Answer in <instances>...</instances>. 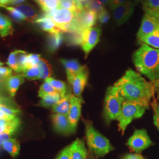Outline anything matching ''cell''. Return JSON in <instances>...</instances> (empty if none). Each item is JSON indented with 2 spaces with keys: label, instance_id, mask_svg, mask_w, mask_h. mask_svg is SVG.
<instances>
[{
  "label": "cell",
  "instance_id": "obj_15",
  "mask_svg": "<svg viewBox=\"0 0 159 159\" xmlns=\"http://www.w3.org/2000/svg\"><path fill=\"white\" fill-rule=\"evenodd\" d=\"M20 123V120L17 116L0 119V134H13L18 129Z\"/></svg>",
  "mask_w": 159,
  "mask_h": 159
},
{
  "label": "cell",
  "instance_id": "obj_12",
  "mask_svg": "<svg viewBox=\"0 0 159 159\" xmlns=\"http://www.w3.org/2000/svg\"><path fill=\"white\" fill-rule=\"evenodd\" d=\"M88 76L89 71L87 67H85L83 71L68 80L69 83L72 85L74 96L81 100H83L82 93L87 84Z\"/></svg>",
  "mask_w": 159,
  "mask_h": 159
},
{
  "label": "cell",
  "instance_id": "obj_11",
  "mask_svg": "<svg viewBox=\"0 0 159 159\" xmlns=\"http://www.w3.org/2000/svg\"><path fill=\"white\" fill-rule=\"evenodd\" d=\"M157 30H159V18L145 13L137 33V38L139 40Z\"/></svg>",
  "mask_w": 159,
  "mask_h": 159
},
{
  "label": "cell",
  "instance_id": "obj_57",
  "mask_svg": "<svg viewBox=\"0 0 159 159\" xmlns=\"http://www.w3.org/2000/svg\"></svg>",
  "mask_w": 159,
  "mask_h": 159
},
{
  "label": "cell",
  "instance_id": "obj_13",
  "mask_svg": "<svg viewBox=\"0 0 159 159\" xmlns=\"http://www.w3.org/2000/svg\"><path fill=\"white\" fill-rule=\"evenodd\" d=\"M51 120L54 128L57 133L64 135L74 133L70 125L67 115L62 114H53L51 116Z\"/></svg>",
  "mask_w": 159,
  "mask_h": 159
},
{
  "label": "cell",
  "instance_id": "obj_46",
  "mask_svg": "<svg viewBox=\"0 0 159 159\" xmlns=\"http://www.w3.org/2000/svg\"><path fill=\"white\" fill-rule=\"evenodd\" d=\"M11 135L8 134H6V133L0 134V146L2 145L7 140L10 139V137H11Z\"/></svg>",
  "mask_w": 159,
  "mask_h": 159
},
{
  "label": "cell",
  "instance_id": "obj_1",
  "mask_svg": "<svg viewBox=\"0 0 159 159\" xmlns=\"http://www.w3.org/2000/svg\"><path fill=\"white\" fill-rule=\"evenodd\" d=\"M159 81L148 82L139 73L129 69L113 85L125 100L136 102L147 109L159 86Z\"/></svg>",
  "mask_w": 159,
  "mask_h": 159
},
{
  "label": "cell",
  "instance_id": "obj_37",
  "mask_svg": "<svg viewBox=\"0 0 159 159\" xmlns=\"http://www.w3.org/2000/svg\"><path fill=\"white\" fill-rule=\"evenodd\" d=\"M2 7L6 8L10 13V15L11 16L12 18L17 22H22L24 20H26L23 14L21 13L19 11H18L14 7H6V6H4Z\"/></svg>",
  "mask_w": 159,
  "mask_h": 159
},
{
  "label": "cell",
  "instance_id": "obj_24",
  "mask_svg": "<svg viewBox=\"0 0 159 159\" xmlns=\"http://www.w3.org/2000/svg\"><path fill=\"white\" fill-rule=\"evenodd\" d=\"M14 29L11 21L7 17L0 13V35L6 37L13 33Z\"/></svg>",
  "mask_w": 159,
  "mask_h": 159
},
{
  "label": "cell",
  "instance_id": "obj_27",
  "mask_svg": "<svg viewBox=\"0 0 159 159\" xmlns=\"http://www.w3.org/2000/svg\"><path fill=\"white\" fill-rule=\"evenodd\" d=\"M139 40L148 46L159 49V30L155 31L152 34L143 37Z\"/></svg>",
  "mask_w": 159,
  "mask_h": 159
},
{
  "label": "cell",
  "instance_id": "obj_44",
  "mask_svg": "<svg viewBox=\"0 0 159 159\" xmlns=\"http://www.w3.org/2000/svg\"><path fill=\"white\" fill-rule=\"evenodd\" d=\"M129 2H133L132 0H113L112 5L111 6V8L115 7V6H119L125 4Z\"/></svg>",
  "mask_w": 159,
  "mask_h": 159
},
{
  "label": "cell",
  "instance_id": "obj_29",
  "mask_svg": "<svg viewBox=\"0 0 159 159\" xmlns=\"http://www.w3.org/2000/svg\"><path fill=\"white\" fill-rule=\"evenodd\" d=\"M39 67L40 70V79L46 80L50 77L52 73L51 66L46 59L41 57L39 63Z\"/></svg>",
  "mask_w": 159,
  "mask_h": 159
},
{
  "label": "cell",
  "instance_id": "obj_28",
  "mask_svg": "<svg viewBox=\"0 0 159 159\" xmlns=\"http://www.w3.org/2000/svg\"><path fill=\"white\" fill-rule=\"evenodd\" d=\"M59 2L60 7L68 9L76 13H79L84 10L82 4L75 0H59Z\"/></svg>",
  "mask_w": 159,
  "mask_h": 159
},
{
  "label": "cell",
  "instance_id": "obj_30",
  "mask_svg": "<svg viewBox=\"0 0 159 159\" xmlns=\"http://www.w3.org/2000/svg\"><path fill=\"white\" fill-rule=\"evenodd\" d=\"M46 13L54 11L60 7L59 0H35Z\"/></svg>",
  "mask_w": 159,
  "mask_h": 159
},
{
  "label": "cell",
  "instance_id": "obj_48",
  "mask_svg": "<svg viewBox=\"0 0 159 159\" xmlns=\"http://www.w3.org/2000/svg\"><path fill=\"white\" fill-rule=\"evenodd\" d=\"M25 0H11L10 4L13 6H19L23 3Z\"/></svg>",
  "mask_w": 159,
  "mask_h": 159
},
{
  "label": "cell",
  "instance_id": "obj_52",
  "mask_svg": "<svg viewBox=\"0 0 159 159\" xmlns=\"http://www.w3.org/2000/svg\"><path fill=\"white\" fill-rule=\"evenodd\" d=\"M75 1H76L77 2H80V3L82 4L83 2H84L86 0H75Z\"/></svg>",
  "mask_w": 159,
  "mask_h": 159
},
{
  "label": "cell",
  "instance_id": "obj_49",
  "mask_svg": "<svg viewBox=\"0 0 159 159\" xmlns=\"http://www.w3.org/2000/svg\"><path fill=\"white\" fill-rule=\"evenodd\" d=\"M11 0H0V7H4L7 4H10Z\"/></svg>",
  "mask_w": 159,
  "mask_h": 159
},
{
  "label": "cell",
  "instance_id": "obj_17",
  "mask_svg": "<svg viewBox=\"0 0 159 159\" xmlns=\"http://www.w3.org/2000/svg\"><path fill=\"white\" fill-rule=\"evenodd\" d=\"M61 62L66 68L68 80L73 78L74 75L79 73L86 67V66H81L75 60L61 59Z\"/></svg>",
  "mask_w": 159,
  "mask_h": 159
},
{
  "label": "cell",
  "instance_id": "obj_43",
  "mask_svg": "<svg viewBox=\"0 0 159 159\" xmlns=\"http://www.w3.org/2000/svg\"><path fill=\"white\" fill-rule=\"evenodd\" d=\"M110 14L106 10H103L99 14H98V20L101 24L107 23L110 19Z\"/></svg>",
  "mask_w": 159,
  "mask_h": 159
},
{
  "label": "cell",
  "instance_id": "obj_18",
  "mask_svg": "<svg viewBox=\"0 0 159 159\" xmlns=\"http://www.w3.org/2000/svg\"><path fill=\"white\" fill-rule=\"evenodd\" d=\"M25 77L22 74L11 75L6 80L7 90L11 97L15 96L20 86L25 81Z\"/></svg>",
  "mask_w": 159,
  "mask_h": 159
},
{
  "label": "cell",
  "instance_id": "obj_7",
  "mask_svg": "<svg viewBox=\"0 0 159 159\" xmlns=\"http://www.w3.org/2000/svg\"><path fill=\"white\" fill-rule=\"evenodd\" d=\"M127 146L137 153L149 148L153 144L148 132L145 129L136 130L133 136L129 138L127 143Z\"/></svg>",
  "mask_w": 159,
  "mask_h": 159
},
{
  "label": "cell",
  "instance_id": "obj_2",
  "mask_svg": "<svg viewBox=\"0 0 159 159\" xmlns=\"http://www.w3.org/2000/svg\"><path fill=\"white\" fill-rule=\"evenodd\" d=\"M133 61L137 70L152 82L159 80V49L143 44L133 54Z\"/></svg>",
  "mask_w": 159,
  "mask_h": 159
},
{
  "label": "cell",
  "instance_id": "obj_47",
  "mask_svg": "<svg viewBox=\"0 0 159 159\" xmlns=\"http://www.w3.org/2000/svg\"><path fill=\"white\" fill-rule=\"evenodd\" d=\"M103 6H111L113 3V0H99Z\"/></svg>",
  "mask_w": 159,
  "mask_h": 159
},
{
  "label": "cell",
  "instance_id": "obj_22",
  "mask_svg": "<svg viewBox=\"0 0 159 159\" xmlns=\"http://www.w3.org/2000/svg\"><path fill=\"white\" fill-rule=\"evenodd\" d=\"M64 41V37L61 32L51 33L48 38V50L51 52H54L61 46Z\"/></svg>",
  "mask_w": 159,
  "mask_h": 159
},
{
  "label": "cell",
  "instance_id": "obj_3",
  "mask_svg": "<svg viewBox=\"0 0 159 159\" xmlns=\"http://www.w3.org/2000/svg\"><path fill=\"white\" fill-rule=\"evenodd\" d=\"M85 136L88 147L96 157H102L113 150L110 141L97 130L90 121L85 123Z\"/></svg>",
  "mask_w": 159,
  "mask_h": 159
},
{
  "label": "cell",
  "instance_id": "obj_51",
  "mask_svg": "<svg viewBox=\"0 0 159 159\" xmlns=\"http://www.w3.org/2000/svg\"><path fill=\"white\" fill-rule=\"evenodd\" d=\"M143 1L144 0H134L133 1V4L134 6H136L138 5V4H139L140 3H143Z\"/></svg>",
  "mask_w": 159,
  "mask_h": 159
},
{
  "label": "cell",
  "instance_id": "obj_23",
  "mask_svg": "<svg viewBox=\"0 0 159 159\" xmlns=\"http://www.w3.org/2000/svg\"><path fill=\"white\" fill-rule=\"evenodd\" d=\"M143 9L146 14L159 18V0H144Z\"/></svg>",
  "mask_w": 159,
  "mask_h": 159
},
{
  "label": "cell",
  "instance_id": "obj_9",
  "mask_svg": "<svg viewBox=\"0 0 159 159\" xmlns=\"http://www.w3.org/2000/svg\"><path fill=\"white\" fill-rule=\"evenodd\" d=\"M98 14L96 12L83 10L79 13H77V31L83 33L87 29L93 27L97 22Z\"/></svg>",
  "mask_w": 159,
  "mask_h": 159
},
{
  "label": "cell",
  "instance_id": "obj_40",
  "mask_svg": "<svg viewBox=\"0 0 159 159\" xmlns=\"http://www.w3.org/2000/svg\"><path fill=\"white\" fill-rule=\"evenodd\" d=\"M152 106L154 111V124L159 130V104L157 100L154 99L152 103Z\"/></svg>",
  "mask_w": 159,
  "mask_h": 159
},
{
  "label": "cell",
  "instance_id": "obj_55",
  "mask_svg": "<svg viewBox=\"0 0 159 159\" xmlns=\"http://www.w3.org/2000/svg\"><path fill=\"white\" fill-rule=\"evenodd\" d=\"M93 159V158H89V159Z\"/></svg>",
  "mask_w": 159,
  "mask_h": 159
},
{
  "label": "cell",
  "instance_id": "obj_39",
  "mask_svg": "<svg viewBox=\"0 0 159 159\" xmlns=\"http://www.w3.org/2000/svg\"><path fill=\"white\" fill-rule=\"evenodd\" d=\"M8 66L12 69L16 73H17L18 67L17 63V50L12 51L8 58L7 63Z\"/></svg>",
  "mask_w": 159,
  "mask_h": 159
},
{
  "label": "cell",
  "instance_id": "obj_20",
  "mask_svg": "<svg viewBox=\"0 0 159 159\" xmlns=\"http://www.w3.org/2000/svg\"><path fill=\"white\" fill-rule=\"evenodd\" d=\"M71 94H67L63 97L60 101L57 102L52 107V111L54 113L62 114L65 115H68L69 110L71 105Z\"/></svg>",
  "mask_w": 159,
  "mask_h": 159
},
{
  "label": "cell",
  "instance_id": "obj_25",
  "mask_svg": "<svg viewBox=\"0 0 159 159\" xmlns=\"http://www.w3.org/2000/svg\"><path fill=\"white\" fill-rule=\"evenodd\" d=\"M2 148L12 157H16L19 154L20 150V143L16 139H10L2 144Z\"/></svg>",
  "mask_w": 159,
  "mask_h": 159
},
{
  "label": "cell",
  "instance_id": "obj_54",
  "mask_svg": "<svg viewBox=\"0 0 159 159\" xmlns=\"http://www.w3.org/2000/svg\"><path fill=\"white\" fill-rule=\"evenodd\" d=\"M157 97H158V99L159 100V90L158 91V95H157Z\"/></svg>",
  "mask_w": 159,
  "mask_h": 159
},
{
  "label": "cell",
  "instance_id": "obj_14",
  "mask_svg": "<svg viewBox=\"0 0 159 159\" xmlns=\"http://www.w3.org/2000/svg\"><path fill=\"white\" fill-rule=\"evenodd\" d=\"M83 101L73 95L71 100V105L68 113V118L73 133H75L81 115V103Z\"/></svg>",
  "mask_w": 159,
  "mask_h": 159
},
{
  "label": "cell",
  "instance_id": "obj_35",
  "mask_svg": "<svg viewBox=\"0 0 159 159\" xmlns=\"http://www.w3.org/2000/svg\"><path fill=\"white\" fill-rule=\"evenodd\" d=\"M23 73L24 77L29 80L40 79V70L39 66L27 68Z\"/></svg>",
  "mask_w": 159,
  "mask_h": 159
},
{
  "label": "cell",
  "instance_id": "obj_33",
  "mask_svg": "<svg viewBox=\"0 0 159 159\" xmlns=\"http://www.w3.org/2000/svg\"><path fill=\"white\" fill-rule=\"evenodd\" d=\"M83 33L79 31L68 32V35L66 36L67 43L70 46L81 45L83 40Z\"/></svg>",
  "mask_w": 159,
  "mask_h": 159
},
{
  "label": "cell",
  "instance_id": "obj_42",
  "mask_svg": "<svg viewBox=\"0 0 159 159\" xmlns=\"http://www.w3.org/2000/svg\"><path fill=\"white\" fill-rule=\"evenodd\" d=\"M56 159H71L70 146L63 149Z\"/></svg>",
  "mask_w": 159,
  "mask_h": 159
},
{
  "label": "cell",
  "instance_id": "obj_31",
  "mask_svg": "<svg viewBox=\"0 0 159 159\" xmlns=\"http://www.w3.org/2000/svg\"><path fill=\"white\" fill-rule=\"evenodd\" d=\"M82 5L84 9L95 12L97 14L105 10L104 6L99 0H86L82 3Z\"/></svg>",
  "mask_w": 159,
  "mask_h": 159
},
{
  "label": "cell",
  "instance_id": "obj_53",
  "mask_svg": "<svg viewBox=\"0 0 159 159\" xmlns=\"http://www.w3.org/2000/svg\"><path fill=\"white\" fill-rule=\"evenodd\" d=\"M4 63H2V62H1V61H0V67H1V66H3V65H4Z\"/></svg>",
  "mask_w": 159,
  "mask_h": 159
},
{
  "label": "cell",
  "instance_id": "obj_50",
  "mask_svg": "<svg viewBox=\"0 0 159 159\" xmlns=\"http://www.w3.org/2000/svg\"><path fill=\"white\" fill-rule=\"evenodd\" d=\"M8 117H8L6 116L5 113L2 111V110L0 108V119H3V118H8Z\"/></svg>",
  "mask_w": 159,
  "mask_h": 159
},
{
  "label": "cell",
  "instance_id": "obj_5",
  "mask_svg": "<svg viewBox=\"0 0 159 159\" xmlns=\"http://www.w3.org/2000/svg\"><path fill=\"white\" fill-rule=\"evenodd\" d=\"M52 18L56 26L62 32L77 31V13L68 9L59 7L46 13Z\"/></svg>",
  "mask_w": 159,
  "mask_h": 159
},
{
  "label": "cell",
  "instance_id": "obj_38",
  "mask_svg": "<svg viewBox=\"0 0 159 159\" xmlns=\"http://www.w3.org/2000/svg\"><path fill=\"white\" fill-rule=\"evenodd\" d=\"M40 58H41V56L40 54H29L27 57V61H26L27 68L38 66L39 63L40 62Z\"/></svg>",
  "mask_w": 159,
  "mask_h": 159
},
{
  "label": "cell",
  "instance_id": "obj_6",
  "mask_svg": "<svg viewBox=\"0 0 159 159\" xmlns=\"http://www.w3.org/2000/svg\"><path fill=\"white\" fill-rule=\"evenodd\" d=\"M146 109L136 102L125 100L123 103L121 113L117 119L119 121L120 131L123 134L133 120L142 117Z\"/></svg>",
  "mask_w": 159,
  "mask_h": 159
},
{
  "label": "cell",
  "instance_id": "obj_36",
  "mask_svg": "<svg viewBox=\"0 0 159 159\" xmlns=\"http://www.w3.org/2000/svg\"><path fill=\"white\" fill-rule=\"evenodd\" d=\"M57 93L58 92L53 88V87L47 81L45 80L44 83L40 87V90L39 91V97H41L46 94H52Z\"/></svg>",
  "mask_w": 159,
  "mask_h": 159
},
{
  "label": "cell",
  "instance_id": "obj_26",
  "mask_svg": "<svg viewBox=\"0 0 159 159\" xmlns=\"http://www.w3.org/2000/svg\"><path fill=\"white\" fill-rule=\"evenodd\" d=\"M41 100L40 102V106L42 107L49 108L53 107L57 102H59L62 98V97L59 93L52 94H46L41 97Z\"/></svg>",
  "mask_w": 159,
  "mask_h": 159
},
{
  "label": "cell",
  "instance_id": "obj_19",
  "mask_svg": "<svg viewBox=\"0 0 159 159\" xmlns=\"http://www.w3.org/2000/svg\"><path fill=\"white\" fill-rule=\"evenodd\" d=\"M71 159H87V150L82 140L77 139L70 145Z\"/></svg>",
  "mask_w": 159,
  "mask_h": 159
},
{
  "label": "cell",
  "instance_id": "obj_41",
  "mask_svg": "<svg viewBox=\"0 0 159 159\" xmlns=\"http://www.w3.org/2000/svg\"><path fill=\"white\" fill-rule=\"evenodd\" d=\"M12 74V69L8 67H0V79H8Z\"/></svg>",
  "mask_w": 159,
  "mask_h": 159
},
{
  "label": "cell",
  "instance_id": "obj_34",
  "mask_svg": "<svg viewBox=\"0 0 159 159\" xmlns=\"http://www.w3.org/2000/svg\"><path fill=\"white\" fill-rule=\"evenodd\" d=\"M28 53L23 50H17V73H23L26 67V61Z\"/></svg>",
  "mask_w": 159,
  "mask_h": 159
},
{
  "label": "cell",
  "instance_id": "obj_45",
  "mask_svg": "<svg viewBox=\"0 0 159 159\" xmlns=\"http://www.w3.org/2000/svg\"><path fill=\"white\" fill-rule=\"evenodd\" d=\"M123 159H144L140 154H129L125 156Z\"/></svg>",
  "mask_w": 159,
  "mask_h": 159
},
{
  "label": "cell",
  "instance_id": "obj_4",
  "mask_svg": "<svg viewBox=\"0 0 159 159\" xmlns=\"http://www.w3.org/2000/svg\"><path fill=\"white\" fill-rule=\"evenodd\" d=\"M125 100L116 87L114 85L108 87L106 93L104 107V117L107 123L117 120Z\"/></svg>",
  "mask_w": 159,
  "mask_h": 159
},
{
  "label": "cell",
  "instance_id": "obj_21",
  "mask_svg": "<svg viewBox=\"0 0 159 159\" xmlns=\"http://www.w3.org/2000/svg\"><path fill=\"white\" fill-rule=\"evenodd\" d=\"M18 11L22 13L25 20L29 22L34 23L38 18V14L34 7L29 4L19 5L14 7Z\"/></svg>",
  "mask_w": 159,
  "mask_h": 159
},
{
  "label": "cell",
  "instance_id": "obj_10",
  "mask_svg": "<svg viewBox=\"0 0 159 159\" xmlns=\"http://www.w3.org/2000/svg\"><path fill=\"white\" fill-rule=\"evenodd\" d=\"M134 7L133 2H129L111 8L114 20L117 25H121L128 21L133 15Z\"/></svg>",
  "mask_w": 159,
  "mask_h": 159
},
{
  "label": "cell",
  "instance_id": "obj_16",
  "mask_svg": "<svg viewBox=\"0 0 159 159\" xmlns=\"http://www.w3.org/2000/svg\"><path fill=\"white\" fill-rule=\"evenodd\" d=\"M34 23L37 24L43 31L51 33H58L62 31L56 26L52 18L45 14L43 16L38 18Z\"/></svg>",
  "mask_w": 159,
  "mask_h": 159
},
{
  "label": "cell",
  "instance_id": "obj_8",
  "mask_svg": "<svg viewBox=\"0 0 159 159\" xmlns=\"http://www.w3.org/2000/svg\"><path fill=\"white\" fill-rule=\"evenodd\" d=\"M101 33V30L97 27L89 28L84 31L81 46L86 57L99 42Z\"/></svg>",
  "mask_w": 159,
  "mask_h": 159
},
{
  "label": "cell",
  "instance_id": "obj_56",
  "mask_svg": "<svg viewBox=\"0 0 159 159\" xmlns=\"http://www.w3.org/2000/svg\"></svg>",
  "mask_w": 159,
  "mask_h": 159
},
{
  "label": "cell",
  "instance_id": "obj_32",
  "mask_svg": "<svg viewBox=\"0 0 159 159\" xmlns=\"http://www.w3.org/2000/svg\"><path fill=\"white\" fill-rule=\"evenodd\" d=\"M45 80L47 81L53 87V88L61 95L62 98L67 94L66 85L62 81L54 79L52 77H49Z\"/></svg>",
  "mask_w": 159,
  "mask_h": 159
}]
</instances>
